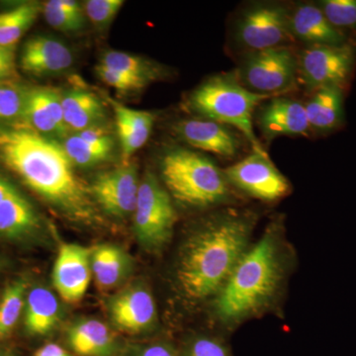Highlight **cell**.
I'll return each instance as SVG.
<instances>
[{"label": "cell", "mask_w": 356, "mask_h": 356, "mask_svg": "<svg viewBox=\"0 0 356 356\" xmlns=\"http://www.w3.org/2000/svg\"><path fill=\"white\" fill-rule=\"evenodd\" d=\"M62 95L58 89L36 86L27 88L24 125L44 137L67 138Z\"/></svg>", "instance_id": "cell-14"}, {"label": "cell", "mask_w": 356, "mask_h": 356, "mask_svg": "<svg viewBox=\"0 0 356 356\" xmlns=\"http://www.w3.org/2000/svg\"><path fill=\"white\" fill-rule=\"evenodd\" d=\"M74 62V54L64 42L40 35L28 39L23 44L19 64L26 74L43 77L63 74Z\"/></svg>", "instance_id": "cell-15"}, {"label": "cell", "mask_w": 356, "mask_h": 356, "mask_svg": "<svg viewBox=\"0 0 356 356\" xmlns=\"http://www.w3.org/2000/svg\"><path fill=\"white\" fill-rule=\"evenodd\" d=\"M304 106L311 129L320 132L334 130L343 119V91L337 86L318 88Z\"/></svg>", "instance_id": "cell-25"}, {"label": "cell", "mask_w": 356, "mask_h": 356, "mask_svg": "<svg viewBox=\"0 0 356 356\" xmlns=\"http://www.w3.org/2000/svg\"><path fill=\"white\" fill-rule=\"evenodd\" d=\"M257 121L266 140L280 136H307L311 130L303 103L280 96L261 106Z\"/></svg>", "instance_id": "cell-17"}, {"label": "cell", "mask_w": 356, "mask_h": 356, "mask_svg": "<svg viewBox=\"0 0 356 356\" xmlns=\"http://www.w3.org/2000/svg\"><path fill=\"white\" fill-rule=\"evenodd\" d=\"M41 229L38 212L19 189L0 204V238L11 242H28L36 238Z\"/></svg>", "instance_id": "cell-18"}, {"label": "cell", "mask_w": 356, "mask_h": 356, "mask_svg": "<svg viewBox=\"0 0 356 356\" xmlns=\"http://www.w3.org/2000/svg\"><path fill=\"white\" fill-rule=\"evenodd\" d=\"M173 130L189 146L222 158H235L241 149L240 140L228 126L208 119L181 120Z\"/></svg>", "instance_id": "cell-16"}, {"label": "cell", "mask_w": 356, "mask_h": 356, "mask_svg": "<svg viewBox=\"0 0 356 356\" xmlns=\"http://www.w3.org/2000/svg\"><path fill=\"white\" fill-rule=\"evenodd\" d=\"M95 72L103 83L121 92H133V91L140 90L147 86V83L139 79L109 69L100 64L96 65Z\"/></svg>", "instance_id": "cell-34"}, {"label": "cell", "mask_w": 356, "mask_h": 356, "mask_svg": "<svg viewBox=\"0 0 356 356\" xmlns=\"http://www.w3.org/2000/svg\"><path fill=\"white\" fill-rule=\"evenodd\" d=\"M290 29L294 39L305 42L309 46H343L346 35L330 23L314 4H300L290 13Z\"/></svg>", "instance_id": "cell-20"}, {"label": "cell", "mask_w": 356, "mask_h": 356, "mask_svg": "<svg viewBox=\"0 0 356 356\" xmlns=\"http://www.w3.org/2000/svg\"><path fill=\"white\" fill-rule=\"evenodd\" d=\"M184 356H229L227 348L222 346L221 341L212 337H198L194 339L186 351Z\"/></svg>", "instance_id": "cell-35"}, {"label": "cell", "mask_w": 356, "mask_h": 356, "mask_svg": "<svg viewBox=\"0 0 356 356\" xmlns=\"http://www.w3.org/2000/svg\"><path fill=\"white\" fill-rule=\"evenodd\" d=\"M91 271L100 291L121 287L134 270V261L125 250L115 245H99L91 248Z\"/></svg>", "instance_id": "cell-22"}, {"label": "cell", "mask_w": 356, "mask_h": 356, "mask_svg": "<svg viewBox=\"0 0 356 356\" xmlns=\"http://www.w3.org/2000/svg\"><path fill=\"white\" fill-rule=\"evenodd\" d=\"M177 215L172 196L156 175L147 172L140 182L134 211V233L149 252H159L172 240Z\"/></svg>", "instance_id": "cell-6"}, {"label": "cell", "mask_w": 356, "mask_h": 356, "mask_svg": "<svg viewBox=\"0 0 356 356\" xmlns=\"http://www.w3.org/2000/svg\"><path fill=\"white\" fill-rule=\"evenodd\" d=\"M64 119L69 132H81L98 126L104 119L102 100L91 91L72 88L62 95Z\"/></svg>", "instance_id": "cell-24"}, {"label": "cell", "mask_w": 356, "mask_h": 356, "mask_svg": "<svg viewBox=\"0 0 356 356\" xmlns=\"http://www.w3.org/2000/svg\"><path fill=\"white\" fill-rule=\"evenodd\" d=\"M106 309L112 325L126 334H145L158 324L153 293L143 282L132 283L115 293L109 297Z\"/></svg>", "instance_id": "cell-11"}, {"label": "cell", "mask_w": 356, "mask_h": 356, "mask_svg": "<svg viewBox=\"0 0 356 356\" xmlns=\"http://www.w3.org/2000/svg\"><path fill=\"white\" fill-rule=\"evenodd\" d=\"M7 266V262L6 259H2V257H0V273H1L2 270H3L4 268Z\"/></svg>", "instance_id": "cell-41"}, {"label": "cell", "mask_w": 356, "mask_h": 356, "mask_svg": "<svg viewBox=\"0 0 356 356\" xmlns=\"http://www.w3.org/2000/svg\"><path fill=\"white\" fill-rule=\"evenodd\" d=\"M99 64L139 79L147 84L161 76V67H159V65L125 51H106L103 54Z\"/></svg>", "instance_id": "cell-29"}, {"label": "cell", "mask_w": 356, "mask_h": 356, "mask_svg": "<svg viewBox=\"0 0 356 356\" xmlns=\"http://www.w3.org/2000/svg\"><path fill=\"white\" fill-rule=\"evenodd\" d=\"M16 189H17V187L3 173L0 172V204L3 202Z\"/></svg>", "instance_id": "cell-39"}, {"label": "cell", "mask_w": 356, "mask_h": 356, "mask_svg": "<svg viewBox=\"0 0 356 356\" xmlns=\"http://www.w3.org/2000/svg\"><path fill=\"white\" fill-rule=\"evenodd\" d=\"M29 283L20 277L9 282L0 298V344L6 343L17 327L24 311Z\"/></svg>", "instance_id": "cell-26"}, {"label": "cell", "mask_w": 356, "mask_h": 356, "mask_svg": "<svg viewBox=\"0 0 356 356\" xmlns=\"http://www.w3.org/2000/svg\"><path fill=\"white\" fill-rule=\"evenodd\" d=\"M44 19L58 31L74 33L84 25L83 6L74 0H50L42 4Z\"/></svg>", "instance_id": "cell-28"}, {"label": "cell", "mask_w": 356, "mask_h": 356, "mask_svg": "<svg viewBox=\"0 0 356 356\" xmlns=\"http://www.w3.org/2000/svg\"><path fill=\"white\" fill-rule=\"evenodd\" d=\"M280 227L273 225L248 248L214 297V313L224 324H238L267 308L277 297L286 270Z\"/></svg>", "instance_id": "cell-3"}, {"label": "cell", "mask_w": 356, "mask_h": 356, "mask_svg": "<svg viewBox=\"0 0 356 356\" xmlns=\"http://www.w3.org/2000/svg\"><path fill=\"white\" fill-rule=\"evenodd\" d=\"M113 108L117 133L124 161H127L149 140L156 117L149 111L129 108L121 103L108 98Z\"/></svg>", "instance_id": "cell-23"}, {"label": "cell", "mask_w": 356, "mask_h": 356, "mask_svg": "<svg viewBox=\"0 0 356 356\" xmlns=\"http://www.w3.org/2000/svg\"><path fill=\"white\" fill-rule=\"evenodd\" d=\"M224 173L229 184L267 202L284 197L290 189L286 177L275 168L266 153L254 152L229 166Z\"/></svg>", "instance_id": "cell-10"}, {"label": "cell", "mask_w": 356, "mask_h": 356, "mask_svg": "<svg viewBox=\"0 0 356 356\" xmlns=\"http://www.w3.org/2000/svg\"><path fill=\"white\" fill-rule=\"evenodd\" d=\"M161 175L172 198L191 207H212L231 195L224 172L207 156L187 149L168 152L161 159Z\"/></svg>", "instance_id": "cell-4"}, {"label": "cell", "mask_w": 356, "mask_h": 356, "mask_svg": "<svg viewBox=\"0 0 356 356\" xmlns=\"http://www.w3.org/2000/svg\"><path fill=\"white\" fill-rule=\"evenodd\" d=\"M62 146L74 165L81 168H90L108 161L114 149L113 146L91 144L81 139L76 134L65 138Z\"/></svg>", "instance_id": "cell-31"}, {"label": "cell", "mask_w": 356, "mask_h": 356, "mask_svg": "<svg viewBox=\"0 0 356 356\" xmlns=\"http://www.w3.org/2000/svg\"><path fill=\"white\" fill-rule=\"evenodd\" d=\"M27 88L16 81H0V125H24Z\"/></svg>", "instance_id": "cell-30"}, {"label": "cell", "mask_w": 356, "mask_h": 356, "mask_svg": "<svg viewBox=\"0 0 356 356\" xmlns=\"http://www.w3.org/2000/svg\"><path fill=\"white\" fill-rule=\"evenodd\" d=\"M235 37L248 53L288 46L295 40L290 29V11L276 3L250 7L236 21Z\"/></svg>", "instance_id": "cell-8"}, {"label": "cell", "mask_w": 356, "mask_h": 356, "mask_svg": "<svg viewBox=\"0 0 356 356\" xmlns=\"http://www.w3.org/2000/svg\"><path fill=\"white\" fill-rule=\"evenodd\" d=\"M90 254L91 248L76 243L60 245L51 280L58 296L65 303H79L88 292L92 275Z\"/></svg>", "instance_id": "cell-13"}, {"label": "cell", "mask_w": 356, "mask_h": 356, "mask_svg": "<svg viewBox=\"0 0 356 356\" xmlns=\"http://www.w3.org/2000/svg\"><path fill=\"white\" fill-rule=\"evenodd\" d=\"M33 356H72L69 351L60 346V344L49 343L44 344L42 348L35 351Z\"/></svg>", "instance_id": "cell-38"}, {"label": "cell", "mask_w": 356, "mask_h": 356, "mask_svg": "<svg viewBox=\"0 0 356 356\" xmlns=\"http://www.w3.org/2000/svg\"><path fill=\"white\" fill-rule=\"evenodd\" d=\"M0 356H18L13 348H9L4 343L0 344Z\"/></svg>", "instance_id": "cell-40"}, {"label": "cell", "mask_w": 356, "mask_h": 356, "mask_svg": "<svg viewBox=\"0 0 356 356\" xmlns=\"http://www.w3.org/2000/svg\"><path fill=\"white\" fill-rule=\"evenodd\" d=\"M63 308L57 295L37 285L28 290L23 311V325L30 337L48 336L63 320Z\"/></svg>", "instance_id": "cell-21"}, {"label": "cell", "mask_w": 356, "mask_h": 356, "mask_svg": "<svg viewBox=\"0 0 356 356\" xmlns=\"http://www.w3.org/2000/svg\"><path fill=\"white\" fill-rule=\"evenodd\" d=\"M134 356H177L172 346L163 343L149 344L136 353Z\"/></svg>", "instance_id": "cell-37"}, {"label": "cell", "mask_w": 356, "mask_h": 356, "mask_svg": "<svg viewBox=\"0 0 356 356\" xmlns=\"http://www.w3.org/2000/svg\"><path fill=\"white\" fill-rule=\"evenodd\" d=\"M254 215L222 211L209 218L184 243L175 267L182 296L191 302L215 297L248 248Z\"/></svg>", "instance_id": "cell-2"}, {"label": "cell", "mask_w": 356, "mask_h": 356, "mask_svg": "<svg viewBox=\"0 0 356 356\" xmlns=\"http://www.w3.org/2000/svg\"><path fill=\"white\" fill-rule=\"evenodd\" d=\"M270 98L248 90L236 77L221 74L198 86L189 97V106L204 119L240 131L254 152L266 153L255 135L252 117L257 106Z\"/></svg>", "instance_id": "cell-5"}, {"label": "cell", "mask_w": 356, "mask_h": 356, "mask_svg": "<svg viewBox=\"0 0 356 356\" xmlns=\"http://www.w3.org/2000/svg\"><path fill=\"white\" fill-rule=\"evenodd\" d=\"M67 341L77 356H115L120 343L108 325L95 318H79L67 327Z\"/></svg>", "instance_id": "cell-19"}, {"label": "cell", "mask_w": 356, "mask_h": 356, "mask_svg": "<svg viewBox=\"0 0 356 356\" xmlns=\"http://www.w3.org/2000/svg\"><path fill=\"white\" fill-rule=\"evenodd\" d=\"M15 49L0 46V81H16Z\"/></svg>", "instance_id": "cell-36"}, {"label": "cell", "mask_w": 356, "mask_h": 356, "mask_svg": "<svg viewBox=\"0 0 356 356\" xmlns=\"http://www.w3.org/2000/svg\"><path fill=\"white\" fill-rule=\"evenodd\" d=\"M42 13L38 2H24L10 10L0 13V46L15 49Z\"/></svg>", "instance_id": "cell-27"}, {"label": "cell", "mask_w": 356, "mask_h": 356, "mask_svg": "<svg viewBox=\"0 0 356 356\" xmlns=\"http://www.w3.org/2000/svg\"><path fill=\"white\" fill-rule=\"evenodd\" d=\"M0 163L70 221L95 227L99 208L62 145L25 125H0Z\"/></svg>", "instance_id": "cell-1"}, {"label": "cell", "mask_w": 356, "mask_h": 356, "mask_svg": "<svg viewBox=\"0 0 356 356\" xmlns=\"http://www.w3.org/2000/svg\"><path fill=\"white\" fill-rule=\"evenodd\" d=\"M299 58V76L310 89L341 88L346 83L355 64V50L343 46H309Z\"/></svg>", "instance_id": "cell-9"}, {"label": "cell", "mask_w": 356, "mask_h": 356, "mask_svg": "<svg viewBox=\"0 0 356 356\" xmlns=\"http://www.w3.org/2000/svg\"><path fill=\"white\" fill-rule=\"evenodd\" d=\"M298 76V57L291 47L283 46L248 53L236 79L252 92L275 97L291 90Z\"/></svg>", "instance_id": "cell-7"}, {"label": "cell", "mask_w": 356, "mask_h": 356, "mask_svg": "<svg viewBox=\"0 0 356 356\" xmlns=\"http://www.w3.org/2000/svg\"><path fill=\"white\" fill-rule=\"evenodd\" d=\"M125 2L123 0H88L84 2L83 11L93 25L104 28L116 17Z\"/></svg>", "instance_id": "cell-33"}, {"label": "cell", "mask_w": 356, "mask_h": 356, "mask_svg": "<svg viewBox=\"0 0 356 356\" xmlns=\"http://www.w3.org/2000/svg\"><path fill=\"white\" fill-rule=\"evenodd\" d=\"M318 7L337 29L355 27L356 0H325Z\"/></svg>", "instance_id": "cell-32"}, {"label": "cell", "mask_w": 356, "mask_h": 356, "mask_svg": "<svg viewBox=\"0 0 356 356\" xmlns=\"http://www.w3.org/2000/svg\"><path fill=\"white\" fill-rule=\"evenodd\" d=\"M139 187L137 168L127 163L97 175L89 191L98 208L111 216L125 218L134 214Z\"/></svg>", "instance_id": "cell-12"}]
</instances>
